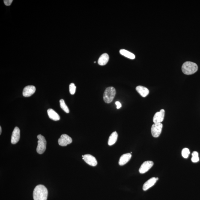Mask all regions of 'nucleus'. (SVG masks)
<instances>
[{
  "instance_id": "f257e3e1",
  "label": "nucleus",
  "mask_w": 200,
  "mask_h": 200,
  "mask_svg": "<svg viewBox=\"0 0 200 200\" xmlns=\"http://www.w3.org/2000/svg\"><path fill=\"white\" fill-rule=\"evenodd\" d=\"M48 191L44 185H39L36 186L33 192L34 200H47Z\"/></svg>"
},
{
  "instance_id": "f03ea898",
  "label": "nucleus",
  "mask_w": 200,
  "mask_h": 200,
  "mask_svg": "<svg viewBox=\"0 0 200 200\" xmlns=\"http://www.w3.org/2000/svg\"><path fill=\"white\" fill-rule=\"evenodd\" d=\"M182 70L185 74L192 75L197 71L198 66L195 63L191 62H186L182 66Z\"/></svg>"
},
{
  "instance_id": "7ed1b4c3",
  "label": "nucleus",
  "mask_w": 200,
  "mask_h": 200,
  "mask_svg": "<svg viewBox=\"0 0 200 200\" xmlns=\"http://www.w3.org/2000/svg\"><path fill=\"white\" fill-rule=\"evenodd\" d=\"M116 90L113 87H109L105 90L103 94V100L106 103H111L115 97Z\"/></svg>"
},
{
  "instance_id": "20e7f679",
  "label": "nucleus",
  "mask_w": 200,
  "mask_h": 200,
  "mask_svg": "<svg viewBox=\"0 0 200 200\" xmlns=\"http://www.w3.org/2000/svg\"><path fill=\"white\" fill-rule=\"evenodd\" d=\"M37 138L38 141L37 151L39 154H43L46 149V141L45 138L41 135H39L37 136Z\"/></svg>"
},
{
  "instance_id": "39448f33",
  "label": "nucleus",
  "mask_w": 200,
  "mask_h": 200,
  "mask_svg": "<svg viewBox=\"0 0 200 200\" xmlns=\"http://www.w3.org/2000/svg\"><path fill=\"white\" fill-rule=\"evenodd\" d=\"M163 125L161 123L154 124L152 126L151 131L152 135L155 138H158L161 133Z\"/></svg>"
},
{
  "instance_id": "423d86ee",
  "label": "nucleus",
  "mask_w": 200,
  "mask_h": 200,
  "mask_svg": "<svg viewBox=\"0 0 200 200\" xmlns=\"http://www.w3.org/2000/svg\"><path fill=\"white\" fill-rule=\"evenodd\" d=\"M73 140L72 138L67 134H63L58 139V142L59 145L62 147L67 146V145L72 143Z\"/></svg>"
},
{
  "instance_id": "0eeeda50",
  "label": "nucleus",
  "mask_w": 200,
  "mask_h": 200,
  "mask_svg": "<svg viewBox=\"0 0 200 200\" xmlns=\"http://www.w3.org/2000/svg\"><path fill=\"white\" fill-rule=\"evenodd\" d=\"M82 156L83 159L90 166H97V161L94 156L90 154H86Z\"/></svg>"
},
{
  "instance_id": "6e6552de",
  "label": "nucleus",
  "mask_w": 200,
  "mask_h": 200,
  "mask_svg": "<svg viewBox=\"0 0 200 200\" xmlns=\"http://www.w3.org/2000/svg\"><path fill=\"white\" fill-rule=\"evenodd\" d=\"M154 163L152 161H147L144 162L141 165L139 169V172L141 174L145 173L151 169Z\"/></svg>"
},
{
  "instance_id": "1a4fd4ad",
  "label": "nucleus",
  "mask_w": 200,
  "mask_h": 200,
  "mask_svg": "<svg viewBox=\"0 0 200 200\" xmlns=\"http://www.w3.org/2000/svg\"><path fill=\"white\" fill-rule=\"evenodd\" d=\"M164 110H160L159 112H156L153 118V122L154 124L160 123L163 122L165 116Z\"/></svg>"
},
{
  "instance_id": "9d476101",
  "label": "nucleus",
  "mask_w": 200,
  "mask_h": 200,
  "mask_svg": "<svg viewBox=\"0 0 200 200\" xmlns=\"http://www.w3.org/2000/svg\"><path fill=\"white\" fill-rule=\"evenodd\" d=\"M20 138V130L18 127H16L13 130L11 137V142L13 144L17 143Z\"/></svg>"
},
{
  "instance_id": "9b49d317",
  "label": "nucleus",
  "mask_w": 200,
  "mask_h": 200,
  "mask_svg": "<svg viewBox=\"0 0 200 200\" xmlns=\"http://www.w3.org/2000/svg\"><path fill=\"white\" fill-rule=\"evenodd\" d=\"M35 87L33 85H29L26 86L23 90V95L24 97H31L35 92Z\"/></svg>"
},
{
  "instance_id": "f8f14e48",
  "label": "nucleus",
  "mask_w": 200,
  "mask_h": 200,
  "mask_svg": "<svg viewBox=\"0 0 200 200\" xmlns=\"http://www.w3.org/2000/svg\"><path fill=\"white\" fill-rule=\"evenodd\" d=\"M132 157V155L130 153H125L120 158L119 164L120 166H123L127 163L130 160Z\"/></svg>"
},
{
  "instance_id": "ddd939ff",
  "label": "nucleus",
  "mask_w": 200,
  "mask_h": 200,
  "mask_svg": "<svg viewBox=\"0 0 200 200\" xmlns=\"http://www.w3.org/2000/svg\"><path fill=\"white\" fill-rule=\"evenodd\" d=\"M157 181V180L156 179V177H152V178L149 179V180H147L144 183L143 186V189L144 191L148 190L150 188L152 187V186L154 185Z\"/></svg>"
},
{
  "instance_id": "4468645a",
  "label": "nucleus",
  "mask_w": 200,
  "mask_h": 200,
  "mask_svg": "<svg viewBox=\"0 0 200 200\" xmlns=\"http://www.w3.org/2000/svg\"><path fill=\"white\" fill-rule=\"evenodd\" d=\"M136 91L143 97H146L149 94V91L145 87L139 86L136 88Z\"/></svg>"
},
{
  "instance_id": "2eb2a0df",
  "label": "nucleus",
  "mask_w": 200,
  "mask_h": 200,
  "mask_svg": "<svg viewBox=\"0 0 200 200\" xmlns=\"http://www.w3.org/2000/svg\"><path fill=\"white\" fill-rule=\"evenodd\" d=\"M109 60V55L107 53H105L102 54L98 60L99 64L101 66L106 65Z\"/></svg>"
},
{
  "instance_id": "dca6fc26",
  "label": "nucleus",
  "mask_w": 200,
  "mask_h": 200,
  "mask_svg": "<svg viewBox=\"0 0 200 200\" xmlns=\"http://www.w3.org/2000/svg\"><path fill=\"white\" fill-rule=\"evenodd\" d=\"M47 112L49 118L55 121H58L60 120V117L59 115L53 109H49L48 110Z\"/></svg>"
},
{
  "instance_id": "f3484780",
  "label": "nucleus",
  "mask_w": 200,
  "mask_h": 200,
  "mask_svg": "<svg viewBox=\"0 0 200 200\" xmlns=\"http://www.w3.org/2000/svg\"><path fill=\"white\" fill-rule=\"evenodd\" d=\"M118 135L116 132H114L111 134L108 139V144L109 146L114 145L118 139Z\"/></svg>"
},
{
  "instance_id": "a211bd4d",
  "label": "nucleus",
  "mask_w": 200,
  "mask_h": 200,
  "mask_svg": "<svg viewBox=\"0 0 200 200\" xmlns=\"http://www.w3.org/2000/svg\"><path fill=\"white\" fill-rule=\"evenodd\" d=\"M120 54L126 57V58L130 59H135V56L134 54L129 51L125 50L124 49H122L119 51Z\"/></svg>"
},
{
  "instance_id": "6ab92c4d",
  "label": "nucleus",
  "mask_w": 200,
  "mask_h": 200,
  "mask_svg": "<svg viewBox=\"0 0 200 200\" xmlns=\"http://www.w3.org/2000/svg\"><path fill=\"white\" fill-rule=\"evenodd\" d=\"M60 105L61 108L64 110V112L67 113H69L70 112V110H69L68 107L66 105L63 99L60 100Z\"/></svg>"
},
{
  "instance_id": "aec40b11",
  "label": "nucleus",
  "mask_w": 200,
  "mask_h": 200,
  "mask_svg": "<svg viewBox=\"0 0 200 200\" xmlns=\"http://www.w3.org/2000/svg\"><path fill=\"white\" fill-rule=\"evenodd\" d=\"M199 155L198 152L196 151L193 152L192 153V157L191 159V160L194 163H196L199 161Z\"/></svg>"
},
{
  "instance_id": "412c9836",
  "label": "nucleus",
  "mask_w": 200,
  "mask_h": 200,
  "mask_svg": "<svg viewBox=\"0 0 200 200\" xmlns=\"http://www.w3.org/2000/svg\"><path fill=\"white\" fill-rule=\"evenodd\" d=\"M190 151L188 149L185 148L182 150V155L183 157L185 158H187L188 157L189 155L190 154Z\"/></svg>"
},
{
  "instance_id": "4be33fe9",
  "label": "nucleus",
  "mask_w": 200,
  "mask_h": 200,
  "mask_svg": "<svg viewBox=\"0 0 200 200\" xmlns=\"http://www.w3.org/2000/svg\"><path fill=\"white\" fill-rule=\"evenodd\" d=\"M70 94L71 95H74L76 92V87L75 86V84L73 83H71L70 84Z\"/></svg>"
},
{
  "instance_id": "5701e85b",
  "label": "nucleus",
  "mask_w": 200,
  "mask_h": 200,
  "mask_svg": "<svg viewBox=\"0 0 200 200\" xmlns=\"http://www.w3.org/2000/svg\"><path fill=\"white\" fill-rule=\"evenodd\" d=\"M12 1V0H5V1H4V4H5L6 6H7L11 5Z\"/></svg>"
},
{
  "instance_id": "b1692460",
  "label": "nucleus",
  "mask_w": 200,
  "mask_h": 200,
  "mask_svg": "<svg viewBox=\"0 0 200 200\" xmlns=\"http://www.w3.org/2000/svg\"><path fill=\"white\" fill-rule=\"evenodd\" d=\"M115 104L116 105L117 109H119L122 107V105L120 102L117 101L115 102Z\"/></svg>"
},
{
  "instance_id": "393cba45",
  "label": "nucleus",
  "mask_w": 200,
  "mask_h": 200,
  "mask_svg": "<svg viewBox=\"0 0 200 200\" xmlns=\"http://www.w3.org/2000/svg\"><path fill=\"white\" fill-rule=\"evenodd\" d=\"M1 126H0V134H1Z\"/></svg>"
}]
</instances>
